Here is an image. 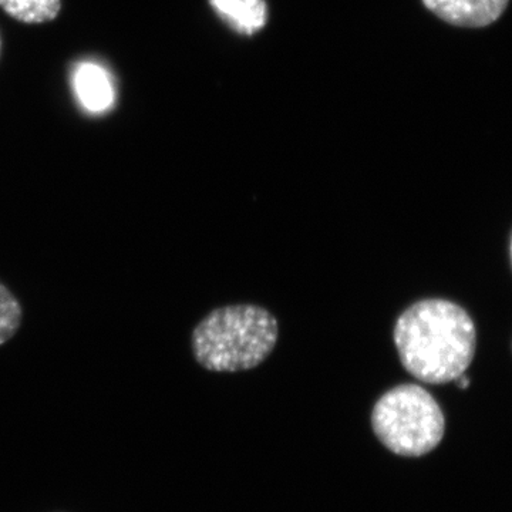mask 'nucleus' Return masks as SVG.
Here are the masks:
<instances>
[{"instance_id":"obj_7","label":"nucleus","mask_w":512,"mask_h":512,"mask_svg":"<svg viewBox=\"0 0 512 512\" xmlns=\"http://www.w3.org/2000/svg\"><path fill=\"white\" fill-rule=\"evenodd\" d=\"M6 15L25 25H42L60 15L62 0H0Z\"/></svg>"},{"instance_id":"obj_5","label":"nucleus","mask_w":512,"mask_h":512,"mask_svg":"<svg viewBox=\"0 0 512 512\" xmlns=\"http://www.w3.org/2000/svg\"><path fill=\"white\" fill-rule=\"evenodd\" d=\"M73 89L90 113H103L113 106L114 86L109 73L96 63L84 62L73 73Z\"/></svg>"},{"instance_id":"obj_4","label":"nucleus","mask_w":512,"mask_h":512,"mask_svg":"<svg viewBox=\"0 0 512 512\" xmlns=\"http://www.w3.org/2000/svg\"><path fill=\"white\" fill-rule=\"evenodd\" d=\"M427 9L451 25L483 28L500 18L508 0H423Z\"/></svg>"},{"instance_id":"obj_10","label":"nucleus","mask_w":512,"mask_h":512,"mask_svg":"<svg viewBox=\"0 0 512 512\" xmlns=\"http://www.w3.org/2000/svg\"><path fill=\"white\" fill-rule=\"evenodd\" d=\"M511 261H512V239H511Z\"/></svg>"},{"instance_id":"obj_8","label":"nucleus","mask_w":512,"mask_h":512,"mask_svg":"<svg viewBox=\"0 0 512 512\" xmlns=\"http://www.w3.org/2000/svg\"><path fill=\"white\" fill-rule=\"evenodd\" d=\"M23 316L25 312L18 296L0 281V346L6 345L18 335Z\"/></svg>"},{"instance_id":"obj_6","label":"nucleus","mask_w":512,"mask_h":512,"mask_svg":"<svg viewBox=\"0 0 512 512\" xmlns=\"http://www.w3.org/2000/svg\"><path fill=\"white\" fill-rule=\"evenodd\" d=\"M210 5L239 35H255L268 19L265 0H210Z\"/></svg>"},{"instance_id":"obj_1","label":"nucleus","mask_w":512,"mask_h":512,"mask_svg":"<svg viewBox=\"0 0 512 512\" xmlns=\"http://www.w3.org/2000/svg\"><path fill=\"white\" fill-rule=\"evenodd\" d=\"M394 345L410 375L444 384L466 373L476 355V325L457 303L423 299L396 320Z\"/></svg>"},{"instance_id":"obj_9","label":"nucleus","mask_w":512,"mask_h":512,"mask_svg":"<svg viewBox=\"0 0 512 512\" xmlns=\"http://www.w3.org/2000/svg\"><path fill=\"white\" fill-rule=\"evenodd\" d=\"M0 53H2V36H0Z\"/></svg>"},{"instance_id":"obj_3","label":"nucleus","mask_w":512,"mask_h":512,"mask_svg":"<svg viewBox=\"0 0 512 512\" xmlns=\"http://www.w3.org/2000/svg\"><path fill=\"white\" fill-rule=\"evenodd\" d=\"M372 427L380 443L392 453L421 457L443 440L446 419L440 404L424 387L400 384L377 400Z\"/></svg>"},{"instance_id":"obj_2","label":"nucleus","mask_w":512,"mask_h":512,"mask_svg":"<svg viewBox=\"0 0 512 512\" xmlns=\"http://www.w3.org/2000/svg\"><path fill=\"white\" fill-rule=\"evenodd\" d=\"M279 338L278 320L256 305L215 309L192 330V353L210 372H244L261 365Z\"/></svg>"}]
</instances>
